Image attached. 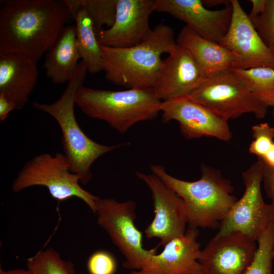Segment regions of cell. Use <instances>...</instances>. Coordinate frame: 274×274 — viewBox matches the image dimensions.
<instances>
[{
  "mask_svg": "<svg viewBox=\"0 0 274 274\" xmlns=\"http://www.w3.org/2000/svg\"><path fill=\"white\" fill-rule=\"evenodd\" d=\"M15 109L13 104L0 94V120L4 121L9 116L10 113Z\"/></svg>",
  "mask_w": 274,
  "mask_h": 274,
  "instance_id": "f546056e",
  "label": "cell"
},
{
  "mask_svg": "<svg viewBox=\"0 0 274 274\" xmlns=\"http://www.w3.org/2000/svg\"><path fill=\"white\" fill-rule=\"evenodd\" d=\"M262 165V183L266 195L271 200L270 203L274 208V167H269L263 164Z\"/></svg>",
  "mask_w": 274,
  "mask_h": 274,
  "instance_id": "f1b7e54d",
  "label": "cell"
},
{
  "mask_svg": "<svg viewBox=\"0 0 274 274\" xmlns=\"http://www.w3.org/2000/svg\"><path fill=\"white\" fill-rule=\"evenodd\" d=\"M95 205L97 224L106 231L124 256L123 267L132 271L141 269L157 254L159 246L149 250L143 247L142 233L134 224L135 202L97 197Z\"/></svg>",
  "mask_w": 274,
  "mask_h": 274,
  "instance_id": "52a82bcc",
  "label": "cell"
},
{
  "mask_svg": "<svg viewBox=\"0 0 274 274\" xmlns=\"http://www.w3.org/2000/svg\"><path fill=\"white\" fill-rule=\"evenodd\" d=\"M272 108V114L273 117H274V106Z\"/></svg>",
  "mask_w": 274,
  "mask_h": 274,
  "instance_id": "e575fe53",
  "label": "cell"
},
{
  "mask_svg": "<svg viewBox=\"0 0 274 274\" xmlns=\"http://www.w3.org/2000/svg\"><path fill=\"white\" fill-rule=\"evenodd\" d=\"M232 70L258 99L268 107L274 106V69L258 67Z\"/></svg>",
  "mask_w": 274,
  "mask_h": 274,
  "instance_id": "7402d4cb",
  "label": "cell"
},
{
  "mask_svg": "<svg viewBox=\"0 0 274 274\" xmlns=\"http://www.w3.org/2000/svg\"><path fill=\"white\" fill-rule=\"evenodd\" d=\"M232 70L206 78L188 97L228 121L247 113L264 118L268 106L250 91Z\"/></svg>",
  "mask_w": 274,
  "mask_h": 274,
  "instance_id": "ba28073f",
  "label": "cell"
},
{
  "mask_svg": "<svg viewBox=\"0 0 274 274\" xmlns=\"http://www.w3.org/2000/svg\"><path fill=\"white\" fill-rule=\"evenodd\" d=\"M202 2L206 8H211L220 5H224L226 6L230 5L231 0H202Z\"/></svg>",
  "mask_w": 274,
  "mask_h": 274,
  "instance_id": "d6a6232c",
  "label": "cell"
},
{
  "mask_svg": "<svg viewBox=\"0 0 274 274\" xmlns=\"http://www.w3.org/2000/svg\"><path fill=\"white\" fill-rule=\"evenodd\" d=\"M87 265L90 274H115L117 269L114 256L102 250L93 253L89 258Z\"/></svg>",
  "mask_w": 274,
  "mask_h": 274,
  "instance_id": "83f0119b",
  "label": "cell"
},
{
  "mask_svg": "<svg viewBox=\"0 0 274 274\" xmlns=\"http://www.w3.org/2000/svg\"><path fill=\"white\" fill-rule=\"evenodd\" d=\"M197 228H188L181 236L164 246L140 270L130 274H200L199 262L201 249Z\"/></svg>",
  "mask_w": 274,
  "mask_h": 274,
  "instance_id": "e0dca14e",
  "label": "cell"
},
{
  "mask_svg": "<svg viewBox=\"0 0 274 274\" xmlns=\"http://www.w3.org/2000/svg\"><path fill=\"white\" fill-rule=\"evenodd\" d=\"M88 70L81 60L61 96L52 104L33 102L37 110L53 117L62 133L61 143L71 171L77 174L80 182L87 184L91 179V167L101 156L128 143L112 146L98 144L90 139L81 129L75 115V97L83 86Z\"/></svg>",
  "mask_w": 274,
  "mask_h": 274,
  "instance_id": "277c9868",
  "label": "cell"
},
{
  "mask_svg": "<svg viewBox=\"0 0 274 274\" xmlns=\"http://www.w3.org/2000/svg\"><path fill=\"white\" fill-rule=\"evenodd\" d=\"M249 18L261 40L274 54V0H266L262 12Z\"/></svg>",
  "mask_w": 274,
  "mask_h": 274,
  "instance_id": "484cf974",
  "label": "cell"
},
{
  "mask_svg": "<svg viewBox=\"0 0 274 274\" xmlns=\"http://www.w3.org/2000/svg\"><path fill=\"white\" fill-rule=\"evenodd\" d=\"M257 249V242L241 232L217 233L201 250L200 274H244Z\"/></svg>",
  "mask_w": 274,
  "mask_h": 274,
  "instance_id": "8fae6325",
  "label": "cell"
},
{
  "mask_svg": "<svg viewBox=\"0 0 274 274\" xmlns=\"http://www.w3.org/2000/svg\"><path fill=\"white\" fill-rule=\"evenodd\" d=\"M155 7V0H117L115 21L97 36L99 45L126 48L141 43L152 29L149 20Z\"/></svg>",
  "mask_w": 274,
  "mask_h": 274,
  "instance_id": "5bb4252c",
  "label": "cell"
},
{
  "mask_svg": "<svg viewBox=\"0 0 274 274\" xmlns=\"http://www.w3.org/2000/svg\"><path fill=\"white\" fill-rule=\"evenodd\" d=\"M244 193L219 226L217 234L239 231L254 241L274 224V208L266 203L261 193L263 165L258 160L242 173Z\"/></svg>",
  "mask_w": 274,
  "mask_h": 274,
  "instance_id": "9c48e42d",
  "label": "cell"
},
{
  "mask_svg": "<svg viewBox=\"0 0 274 274\" xmlns=\"http://www.w3.org/2000/svg\"><path fill=\"white\" fill-rule=\"evenodd\" d=\"M75 101L88 117L105 121L121 133L138 122L156 117L162 102L152 88L113 91L83 86L78 90Z\"/></svg>",
  "mask_w": 274,
  "mask_h": 274,
  "instance_id": "5b68a950",
  "label": "cell"
},
{
  "mask_svg": "<svg viewBox=\"0 0 274 274\" xmlns=\"http://www.w3.org/2000/svg\"><path fill=\"white\" fill-rule=\"evenodd\" d=\"M80 59L75 26L67 25L56 44L45 54L43 67L46 76L54 84L67 83Z\"/></svg>",
  "mask_w": 274,
  "mask_h": 274,
  "instance_id": "ffe728a7",
  "label": "cell"
},
{
  "mask_svg": "<svg viewBox=\"0 0 274 274\" xmlns=\"http://www.w3.org/2000/svg\"><path fill=\"white\" fill-rule=\"evenodd\" d=\"M252 8L251 13L248 14L249 18H252L260 14L263 10L266 0H251Z\"/></svg>",
  "mask_w": 274,
  "mask_h": 274,
  "instance_id": "4dcf8cb0",
  "label": "cell"
},
{
  "mask_svg": "<svg viewBox=\"0 0 274 274\" xmlns=\"http://www.w3.org/2000/svg\"><path fill=\"white\" fill-rule=\"evenodd\" d=\"M266 166L274 167V144L269 151L261 158L258 159Z\"/></svg>",
  "mask_w": 274,
  "mask_h": 274,
  "instance_id": "1f68e13d",
  "label": "cell"
},
{
  "mask_svg": "<svg viewBox=\"0 0 274 274\" xmlns=\"http://www.w3.org/2000/svg\"><path fill=\"white\" fill-rule=\"evenodd\" d=\"M39 77L37 63L16 54H0V94L14 106L24 108Z\"/></svg>",
  "mask_w": 274,
  "mask_h": 274,
  "instance_id": "ac0fdd59",
  "label": "cell"
},
{
  "mask_svg": "<svg viewBox=\"0 0 274 274\" xmlns=\"http://www.w3.org/2000/svg\"><path fill=\"white\" fill-rule=\"evenodd\" d=\"M30 274H75L74 265L62 259L53 248L38 252L26 262Z\"/></svg>",
  "mask_w": 274,
  "mask_h": 274,
  "instance_id": "603a6c76",
  "label": "cell"
},
{
  "mask_svg": "<svg viewBox=\"0 0 274 274\" xmlns=\"http://www.w3.org/2000/svg\"><path fill=\"white\" fill-rule=\"evenodd\" d=\"M79 177L71 171L64 154L57 153L37 155L27 161L12 184V189L18 192L33 186L47 188L51 196L59 201L77 197L84 201L96 213L97 196L84 190L79 185Z\"/></svg>",
  "mask_w": 274,
  "mask_h": 274,
  "instance_id": "8992f818",
  "label": "cell"
},
{
  "mask_svg": "<svg viewBox=\"0 0 274 274\" xmlns=\"http://www.w3.org/2000/svg\"><path fill=\"white\" fill-rule=\"evenodd\" d=\"M254 259L244 274H272L274 259V224L259 235Z\"/></svg>",
  "mask_w": 274,
  "mask_h": 274,
  "instance_id": "cb8c5ba5",
  "label": "cell"
},
{
  "mask_svg": "<svg viewBox=\"0 0 274 274\" xmlns=\"http://www.w3.org/2000/svg\"><path fill=\"white\" fill-rule=\"evenodd\" d=\"M157 176L184 200L188 228H219L237 198L231 182L214 167L201 165V177L195 181L176 178L159 164H150Z\"/></svg>",
  "mask_w": 274,
  "mask_h": 274,
  "instance_id": "3957f363",
  "label": "cell"
},
{
  "mask_svg": "<svg viewBox=\"0 0 274 274\" xmlns=\"http://www.w3.org/2000/svg\"><path fill=\"white\" fill-rule=\"evenodd\" d=\"M253 140L249 150L257 158H262L274 144V128L266 122L254 125L252 127Z\"/></svg>",
  "mask_w": 274,
  "mask_h": 274,
  "instance_id": "4316f807",
  "label": "cell"
},
{
  "mask_svg": "<svg viewBox=\"0 0 274 274\" xmlns=\"http://www.w3.org/2000/svg\"><path fill=\"white\" fill-rule=\"evenodd\" d=\"M177 46L172 28L160 23L138 44L126 48L100 45L106 79L128 89L153 88L162 64L161 56Z\"/></svg>",
  "mask_w": 274,
  "mask_h": 274,
  "instance_id": "7a4b0ae2",
  "label": "cell"
},
{
  "mask_svg": "<svg viewBox=\"0 0 274 274\" xmlns=\"http://www.w3.org/2000/svg\"><path fill=\"white\" fill-rule=\"evenodd\" d=\"M155 11L170 14L200 36L218 43L226 35L232 15L231 4L211 10L202 0H155Z\"/></svg>",
  "mask_w": 274,
  "mask_h": 274,
  "instance_id": "9a60e30c",
  "label": "cell"
},
{
  "mask_svg": "<svg viewBox=\"0 0 274 274\" xmlns=\"http://www.w3.org/2000/svg\"><path fill=\"white\" fill-rule=\"evenodd\" d=\"M91 19L96 36L105 26L111 27L115 19L117 0H79Z\"/></svg>",
  "mask_w": 274,
  "mask_h": 274,
  "instance_id": "d4e9b609",
  "label": "cell"
},
{
  "mask_svg": "<svg viewBox=\"0 0 274 274\" xmlns=\"http://www.w3.org/2000/svg\"><path fill=\"white\" fill-rule=\"evenodd\" d=\"M232 15L228 30L219 43L239 59L238 69L267 67L274 69V54L265 45L248 14L237 0H231Z\"/></svg>",
  "mask_w": 274,
  "mask_h": 274,
  "instance_id": "4fadbf2b",
  "label": "cell"
},
{
  "mask_svg": "<svg viewBox=\"0 0 274 274\" xmlns=\"http://www.w3.org/2000/svg\"><path fill=\"white\" fill-rule=\"evenodd\" d=\"M206 77L191 54L177 44L163 59L152 89L162 101L188 96L204 81Z\"/></svg>",
  "mask_w": 274,
  "mask_h": 274,
  "instance_id": "2e32d148",
  "label": "cell"
},
{
  "mask_svg": "<svg viewBox=\"0 0 274 274\" xmlns=\"http://www.w3.org/2000/svg\"><path fill=\"white\" fill-rule=\"evenodd\" d=\"M72 18L75 21L77 47L88 72L102 71V52L93 23L79 0H64Z\"/></svg>",
  "mask_w": 274,
  "mask_h": 274,
  "instance_id": "44dd1931",
  "label": "cell"
},
{
  "mask_svg": "<svg viewBox=\"0 0 274 274\" xmlns=\"http://www.w3.org/2000/svg\"><path fill=\"white\" fill-rule=\"evenodd\" d=\"M176 42L191 54L206 78L238 67L239 59L230 50L200 36L186 25L181 29Z\"/></svg>",
  "mask_w": 274,
  "mask_h": 274,
  "instance_id": "d6986e66",
  "label": "cell"
},
{
  "mask_svg": "<svg viewBox=\"0 0 274 274\" xmlns=\"http://www.w3.org/2000/svg\"><path fill=\"white\" fill-rule=\"evenodd\" d=\"M160 109L162 121H177L186 139L206 136L228 141L232 138L228 120L188 96L162 101Z\"/></svg>",
  "mask_w": 274,
  "mask_h": 274,
  "instance_id": "7c38bea8",
  "label": "cell"
},
{
  "mask_svg": "<svg viewBox=\"0 0 274 274\" xmlns=\"http://www.w3.org/2000/svg\"><path fill=\"white\" fill-rule=\"evenodd\" d=\"M0 274H30L27 269L19 268L16 269H11L9 270H4L1 268Z\"/></svg>",
  "mask_w": 274,
  "mask_h": 274,
  "instance_id": "836d02e7",
  "label": "cell"
},
{
  "mask_svg": "<svg viewBox=\"0 0 274 274\" xmlns=\"http://www.w3.org/2000/svg\"><path fill=\"white\" fill-rule=\"evenodd\" d=\"M135 174L150 190L153 201L154 217L144 233L148 238H159V245L164 246L186 231L188 218L185 202L156 175L140 172Z\"/></svg>",
  "mask_w": 274,
  "mask_h": 274,
  "instance_id": "30bf717a",
  "label": "cell"
},
{
  "mask_svg": "<svg viewBox=\"0 0 274 274\" xmlns=\"http://www.w3.org/2000/svg\"><path fill=\"white\" fill-rule=\"evenodd\" d=\"M72 18L64 0L0 1V54L38 62Z\"/></svg>",
  "mask_w": 274,
  "mask_h": 274,
  "instance_id": "6da1fadb",
  "label": "cell"
}]
</instances>
